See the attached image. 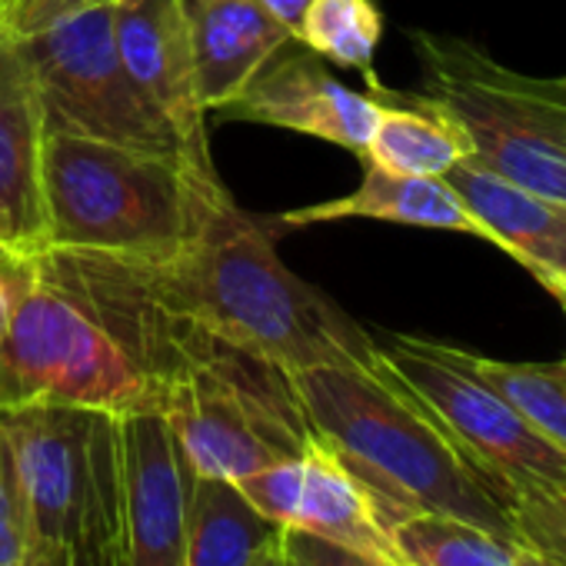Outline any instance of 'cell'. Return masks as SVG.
<instances>
[{
  "label": "cell",
  "instance_id": "27",
  "mask_svg": "<svg viewBox=\"0 0 566 566\" xmlns=\"http://www.w3.org/2000/svg\"><path fill=\"white\" fill-rule=\"evenodd\" d=\"M34 280H38V253L28 256L0 247V340L8 337L21 304L34 287Z\"/></svg>",
  "mask_w": 566,
  "mask_h": 566
},
{
  "label": "cell",
  "instance_id": "19",
  "mask_svg": "<svg viewBox=\"0 0 566 566\" xmlns=\"http://www.w3.org/2000/svg\"><path fill=\"white\" fill-rule=\"evenodd\" d=\"M380 101L377 127L360 160L403 177H443L453 164L470 157L463 130L430 97Z\"/></svg>",
  "mask_w": 566,
  "mask_h": 566
},
{
  "label": "cell",
  "instance_id": "34",
  "mask_svg": "<svg viewBox=\"0 0 566 566\" xmlns=\"http://www.w3.org/2000/svg\"><path fill=\"white\" fill-rule=\"evenodd\" d=\"M559 490H566V486H559Z\"/></svg>",
  "mask_w": 566,
  "mask_h": 566
},
{
  "label": "cell",
  "instance_id": "1",
  "mask_svg": "<svg viewBox=\"0 0 566 566\" xmlns=\"http://www.w3.org/2000/svg\"><path fill=\"white\" fill-rule=\"evenodd\" d=\"M127 263L167 314L287 374L374 360L377 340L283 263L273 233L233 200L177 256Z\"/></svg>",
  "mask_w": 566,
  "mask_h": 566
},
{
  "label": "cell",
  "instance_id": "9",
  "mask_svg": "<svg viewBox=\"0 0 566 566\" xmlns=\"http://www.w3.org/2000/svg\"><path fill=\"white\" fill-rule=\"evenodd\" d=\"M377 354L513 500L523 483L566 486V453L536 433L496 390L437 354L427 337L390 334L377 340Z\"/></svg>",
  "mask_w": 566,
  "mask_h": 566
},
{
  "label": "cell",
  "instance_id": "31",
  "mask_svg": "<svg viewBox=\"0 0 566 566\" xmlns=\"http://www.w3.org/2000/svg\"><path fill=\"white\" fill-rule=\"evenodd\" d=\"M283 533V530H280ZM280 533L260 549V556H256V563L253 566H287V563H283V543H280Z\"/></svg>",
  "mask_w": 566,
  "mask_h": 566
},
{
  "label": "cell",
  "instance_id": "15",
  "mask_svg": "<svg viewBox=\"0 0 566 566\" xmlns=\"http://www.w3.org/2000/svg\"><path fill=\"white\" fill-rule=\"evenodd\" d=\"M443 180L490 230V240L520 260L559 301L566 276V207L510 184L473 157L453 164Z\"/></svg>",
  "mask_w": 566,
  "mask_h": 566
},
{
  "label": "cell",
  "instance_id": "5",
  "mask_svg": "<svg viewBox=\"0 0 566 566\" xmlns=\"http://www.w3.org/2000/svg\"><path fill=\"white\" fill-rule=\"evenodd\" d=\"M57 403L101 413H160L157 384L124 354L51 250L0 340V410Z\"/></svg>",
  "mask_w": 566,
  "mask_h": 566
},
{
  "label": "cell",
  "instance_id": "26",
  "mask_svg": "<svg viewBox=\"0 0 566 566\" xmlns=\"http://www.w3.org/2000/svg\"><path fill=\"white\" fill-rule=\"evenodd\" d=\"M283 563L287 566H380V559H370L364 553H354L347 546H337L331 539L301 533V530H283Z\"/></svg>",
  "mask_w": 566,
  "mask_h": 566
},
{
  "label": "cell",
  "instance_id": "30",
  "mask_svg": "<svg viewBox=\"0 0 566 566\" xmlns=\"http://www.w3.org/2000/svg\"><path fill=\"white\" fill-rule=\"evenodd\" d=\"M516 566H566V563H559L556 556H549V553H543V549H536V546H530V543H520V549H516Z\"/></svg>",
  "mask_w": 566,
  "mask_h": 566
},
{
  "label": "cell",
  "instance_id": "18",
  "mask_svg": "<svg viewBox=\"0 0 566 566\" xmlns=\"http://www.w3.org/2000/svg\"><path fill=\"white\" fill-rule=\"evenodd\" d=\"M283 526L266 520L233 480L190 473L184 566H253Z\"/></svg>",
  "mask_w": 566,
  "mask_h": 566
},
{
  "label": "cell",
  "instance_id": "3",
  "mask_svg": "<svg viewBox=\"0 0 566 566\" xmlns=\"http://www.w3.org/2000/svg\"><path fill=\"white\" fill-rule=\"evenodd\" d=\"M48 247L124 260L187 250L233 200L220 174L77 134H44L41 157Z\"/></svg>",
  "mask_w": 566,
  "mask_h": 566
},
{
  "label": "cell",
  "instance_id": "20",
  "mask_svg": "<svg viewBox=\"0 0 566 566\" xmlns=\"http://www.w3.org/2000/svg\"><path fill=\"white\" fill-rule=\"evenodd\" d=\"M437 354L496 390L536 433L566 453V360L559 364H506L450 344L430 340Z\"/></svg>",
  "mask_w": 566,
  "mask_h": 566
},
{
  "label": "cell",
  "instance_id": "4",
  "mask_svg": "<svg viewBox=\"0 0 566 566\" xmlns=\"http://www.w3.org/2000/svg\"><path fill=\"white\" fill-rule=\"evenodd\" d=\"M160 413L193 476L240 480L317 443L287 370L197 324L187 337V367L167 387Z\"/></svg>",
  "mask_w": 566,
  "mask_h": 566
},
{
  "label": "cell",
  "instance_id": "17",
  "mask_svg": "<svg viewBox=\"0 0 566 566\" xmlns=\"http://www.w3.org/2000/svg\"><path fill=\"white\" fill-rule=\"evenodd\" d=\"M387 220V223H407V227H427V230H453L470 233L476 240H490V230L463 207V200L450 190L443 177H403L390 174L377 164L364 160V180L357 190L276 213L280 227H311V223H334V220Z\"/></svg>",
  "mask_w": 566,
  "mask_h": 566
},
{
  "label": "cell",
  "instance_id": "21",
  "mask_svg": "<svg viewBox=\"0 0 566 566\" xmlns=\"http://www.w3.org/2000/svg\"><path fill=\"white\" fill-rule=\"evenodd\" d=\"M407 566H516V539L447 513H407L390 526Z\"/></svg>",
  "mask_w": 566,
  "mask_h": 566
},
{
  "label": "cell",
  "instance_id": "10",
  "mask_svg": "<svg viewBox=\"0 0 566 566\" xmlns=\"http://www.w3.org/2000/svg\"><path fill=\"white\" fill-rule=\"evenodd\" d=\"M233 486L283 530L331 539L370 559H397L374 493L321 440L304 457L240 476Z\"/></svg>",
  "mask_w": 566,
  "mask_h": 566
},
{
  "label": "cell",
  "instance_id": "22",
  "mask_svg": "<svg viewBox=\"0 0 566 566\" xmlns=\"http://www.w3.org/2000/svg\"><path fill=\"white\" fill-rule=\"evenodd\" d=\"M384 34V18L374 0H314L297 41L324 61L360 71L370 91L380 87L374 54Z\"/></svg>",
  "mask_w": 566,
  "mask_h": 566
},
{
  "label": "cell",
  "instance_id": "2",
  "mask_svg": "<svg viewBox=\"0 0 566 566\" xmlns=\"http://www.w3.org/2000/svg\"><path fill=\"white\" fill-rule=\"evenodd\" d=\"M291 380L317 440L374 493L387 526L407 513H447L523 543L510 490L384 367L377 347L370 364L311 367Z\"/></svg>",
  "mask_w": 566,
  "mask_h": 566
},
{
  "label": "cell",
  "instance_id": "11",
  "mask_svg": "<svg viewBox=\"0 0 566 566\" xmlns=\"http://www.w3.org/2000/svg\"><path fill=\"white\" fill-rule=\"evenodd\" d=\"M97 410L34 403L0 410L31 530V546H67L91 486V430Z\"/></svg>",
  "mask_w": 566,
  "mask_h": 566
},
{
  "label": "cell",
  "instance_id": "23",
  "mask_svg": "<svg viewBox=\"0 0 566 566\" xmlns=\"http://www.w3.org/2000/svg\"><path fill=\"white\" fill-rule=\"evenodd\" d=\"M510 513L523 543L566 563V490L553 483H523Z\"/></svg>",
  "mask_w": 566,
  "mask_h": 566
},
{
  "label": "cell",
  "instance_id": "33",
  "mask_svg": "<svg viewBox=\"0 0 566 566\" xmlns=\"http://www.w3.org/2000/svg\"><path fill=\"white\" fill-rule=\"evenodd\" d=\"M559 307L566 311V276H563V294H559Z\"/></svg>",
  "mask_w": 566,
  "mask_h": 566
},
{
  "label": "cell",
  "instance_id": "32",
  "mask_svg": "<svg viewBox=\"0 0 566 566\" xmlns=\"http://www.w3.org/2000/svg\"><path fill=\"white\" fill-rule=\"evenodd\" d=\"M380 566H407L403 559H380Z\"/></svg>",
  "mask_w": 566,
  "mask_h": 566
},
{
  "label": "cell",
  "instance_id": "6",
  "mask_svg": "<svg viewBox=\"0 0 566 566\" xmlns=\"http://www.w3.org/2000/svg\"><path fill=\"white\" fill-rule=\"evenodd\" d=\"M427 94L467 137L470 157L566 207V77L516 74L476 44L410 34Z\"/></svg>",
  "mask_w": 566,
  "mask_h": 566
},
{
  "label": "cell",
  "instance_id": "16",
  "mask_svg": "<svg viewBox=\"0 0 566 566\" xmlns=\"http://www.w3.org/2000/svg\"><path fill=\"white\" fill-rule=\"evenodd\" d=\"M203 111L227 107L294 38L260 0H184Z\"/></svg>",
  "mask_w": 566,
  "mask_h": 566
},
{
  "label": "cell",
  "instance_id": "13",
  "mask_svg": "<svg viewBox=\"0 0 566 566\" xmlns=\"http://www.w3.org/2000/svg\"><path fill=\"white\" fill-rule=\"evenodd\" d=\"M117 54L144 97L170 120L190 157L217 170L207 147V111L197 94L184 0H111Z\"/></svg>",
  "mask_w": 566,
  "mask_h": 566
},
{
  "label": "cell",
  "instance_id": "25",
  "mask_svg": "<svg viewBox=\"0 0 566 566\" xmlns=\"http://www.w3.org/2000/svg\"><path fill=\"white\" fill-rule=\"evenodd\" d=\"M94 4H104V0H0V28L11 38H31Z\"/></svg>",
  "mask_w": 566,
  "mask_h": 566
},
{
  "label": "cell",
  "instance_id": "24",
  "mask_svg": "<svg viewBox=\"0 0 566 566\" xmlns=\"http://www.w3.org/2000/svg\"><path fill=\"white\" fill-rule=\"evenodd\" d=\"M31 549V530L24 513V496L14 470L11 447L0 433V566H24Z\"/></svg>",
  "mask_w": 566,
  "mask_h": 566
},
{
  "label": "cell",
  "instance_id": "29",
  "mask_svg": "<svg viewBox=\"0 0 566 566\" xmlns=\"http://www.w3.org/2000/svg\"><path fill=\"white\" fill-rule=\"evenodd\" d=\"M263 4V11L287 31L294 41H297V34H301V24H304V18H307V11H311V4L314 0H260Z\"/></svg>",
  "mask_w": 566,
  "mask_h": 566
},
{
  "label": "cell",
  "instance_id": "7",
  "mask_svg": "<svg viewBox=\"0 0 566 566\" xmlns=\"http://www.w3.org/2000/svg\"><path fill=\"white\" fill-rule=\"evenodd\" d=\"M38 84L44 130L77 134L101 144L170 157L200 167L170 120L144 97L114 44L111 0L77 11L31 38H18Z\"/></svg>",
  "mask_w": 566,
  "mask_h": 566
},
{
  "label": "cell",
  "instance_id": "28",
  "mask_svg": "<svg viewBox=\"0 0 566 566\" xmlns=\"http://www.w3.org/2000/svg\"><path fill=\"white\" fill-rule=\"evenodd\" d=\"M67 566H104L101 549V520H97V496H94V476L84 496V510L77 520V530L67 543Z\"/></svg>",
  "mask_w": 566,
  "mask_h": 566
},
{
  "label": "cell",
  "instance_id": "14",
  "mask_svg": "<svg viewBox=\"0 0 566 566\" xmlns=\"http://www.w3.org/2000/svg\"><path fill=\"white\" fill-rule=\"evenodd\" d=\"M44 111L28 57L0 28V247L14 253L48 250L44 217Z\"/></svg>",
  "mask_w": 566,
  "mask_h": 566
},
{
  "label": "cell",
  "instance_id": "12",
  "mask_svg": "<svg viewBox=\"0 0 566 566\" xmlns=\"http://www.w3.org/2000/svg\"><path fill=\"white\" fill-rule=\"evenodd\" d=\"M220 117L297 130L364 157L380 117V101L377 94H357L340 84L324 71L321 57L304 48L297 54L276 51V57L220 107Z\"/></svg>",
  "mask_w": 566,
  "mask_h": 566
},
{
  "label": "cell",
  "instance_id": "8",
  "mask_svg": "<svg viewBox=\"0 0 566 566\" xmlns=\"http://www.w3.org/2000/svg\"><path fill=\"white\" fill-rule=\"evenodd\" d=\"M91 476L104 566H184L190 467L164 413H94Z\"/></svg>",
  "mask_w": 566,
  "mask_h": 566
}]
</instances>
